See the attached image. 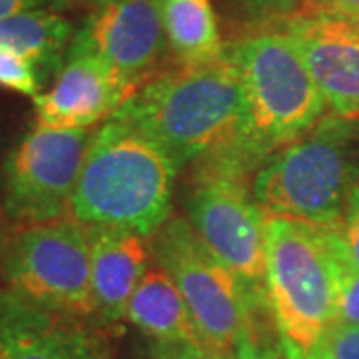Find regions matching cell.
<instances>
[{
    "instance_id": "cell-26",
    "label": "cell",
    "mask_w": 359,
    "mask_h": 359,
    "mask_svg": "<svg viewBox=\"0 0 359 359\" xmlns=\"http://www.w3.org/2000/svg\"><path fill=\"white\" fill-rule=\"evenodd\" d=\"M72 6V0H0V20L26 11H58L62 13Z\"/></svg>"
},
{
    "instance_id": "cell-13",
    "label": "cell",
    "mask_w": 359,
    "mask_h": 359,
    "mask_svg": "<svg viewBox=\"0 0 359 359\" xmlns=\"http://www.w3.org/2000/svg\"><path fill=\"white\" fill-rule=\"evenodd\" d=\"M283 30L297 42L330 114L359 122V20L295 14Z\"/></svg>"
},
{
    "instance_id": "cell-24",
    "label": "cell",
    "mask_w": 359,
    "mask_h": 359,
    "mask_svg": "<svg viewBox=\"0 0 359 359\" xmlns=\"http://www.w3.org/2000/svg\"><path fill=\"white\" fill-rule=\"evenodd\" d=\"M295 14H318L359 20V0H302V6Z\"/></svg>"
},
{
    "instance_id": "cell-7",
    "label": "cell",
    "mask_w": 359,
    "mask_h": 359,
    "mask_svg": "<svg viewBox=\"0 0 359 359\" xmlns=\"http://www.w3.org/2000/svg\"><path fill=\"white\" fill-rule=\"evenodd\" d=\"M154 262L170 273L192 313L202 346L231 359L262 311L244 282L200 240L186 216H170L152 238Z\"/></svg>"
},
{
    "instance_id": "cell-3",
    "label": "cell",
    "mask_w": 359,
    "mask_h": 359,
    "mask_svg": "<svg viewBox=\"0 0 359 359\" xmlns=\"http://www.w3.org/2000/svg\"><path fill=\"white\" fill-rule=\"evenodd\" d=\"M244 90L238 158L257 170L269 156L313 128L325 110L297 42L285 30H262L226 48Z\"/></svg>"
},
{
    "instance_id": "cell-16",
    "label": "cell",
    "mask_w": 359,
    "mask_h": 359,
    "mask_svg": "<svg viewBox=\"0 0 359 359\" xmlns=\"http://www.w3.org/2000/svg\"><path fill=\"white\" fill-rule=\"evenodd\" d=\"M74 36V25L58 11H26L0 20V46L26 58L44 82L62 70Z\"/></svg>"
},
{
    "instance_id": "cell-14",
    "label": "cell",
    "mask_w": 359,
    "mask_h": 359,
    "mask_svg": "<svg viewBox=\"0 0 359 359\" xmlns=\"http://www.w3.org/2000/svg\"><path fill=\"white\" fill-rule=\"evenodd\" d=\"M94 323L114 332L128 313V304L142 276L150 268L152 242L124 228L88 226Z\"/></svg>"
},
{
    "instance_id": "cell-15",
    "label": "cell",
    "mask_w": 359,
    "mask_h": 359,
    "mask_svg": "<svg viewBox=\"0 0 359 359\" xmlns=\"http://www.w3.org/2000/svg\"><path fill=\"white\" fill-rule=\"evenodd\" d=\"M126 321L158 344L202 346L178 285L160 264H150L128 304ZM204 347V346H202Z\"/></svg>"
},
{
    "instance_id": "cell-8",
    "label": "cell",
    "mask_w": 359,
    "mask_h": 359,
    "mask_svg": "<svg viewBox=\"0 0 359 359\" xmlns=\"http://www.w3.org/2000/svg\"><path fill=\"white\" fill-rule=\"evenodd\" d=\"M0 273L4 287L26 302L94 321L88 226L76 219L16 226Z\"/></svg>"
},
{
    "instance_id": "cell-18",
    "label": "cell",
    "mask_w": 359,
    "mask_h": 359,
    "mask_svg": "<svg viewBox=\"0 0 359 359\" xmlns=\"http://www.w3.org/2000/svg\"><path fill=\"white\" fill-rule=\"evenodd\" d=\"M327 236H330V226H327ZM330 244L334 252L335 266V321L359 327V271L351 268L337 254L332 236H330Z\"/></svg>"
},
{
    "instance_id": "cell-6",
    "label": "cell",
    "mask_w": 359,
    "mask_h": 359,
    "mask_svg": "<svg viewBox=\"0 0 359 359\" xmlns=\"http://www.w3.org/2000/svg\"><path fill=\"white\" fill-rule=\"evenodd\" d=\"M254 170L236 156L194 166L186 218L212 254L244 282L259 309L266 306V214L252 194Z\"/></svg>"
},
{
    "instance_id": "cell-11",
    "label": "cell",
    "mask_w": 359,
    "mask_h": 359,
    "mask_svg": "<svg viewBox=\"0 0 359 359\" xmlns=\"http://www.w3.org/2000/svg\"><path fill=\"white\" fill-rule=\"evenodd\" d=\"M0 359H112L98 323L46 309L0 285Z\"/></svg>"
},
{
    "instance_id": "cell-23",
    "label": "cell",
    "mask_w": 359,
    "mask_h": 359,
    "mask_svg": "<svg viewBox=\"0 0 359 359\" xmlns=\"http://www.w3.org/2000/svg\"><path fill=\"white\" fill-rule=\"evenodd\" d=\"M238 6L254 18H280L285 16L290 18V14H295L302 6V0H236Z\"/></svg>"
},
{
    "instance_id": "cell-25",
    "label": "cell",
    "mask_w": 359,
    "mask_h": 359,
    "mask_svg": "<svg viewBox=\"0 0 359 359\" xmlns=\"http://www.w3.org/2000/svg\"><path fill=\"white\" fill-rule=\"evenodd\" d=\"M150 359H222L202 346L194 344H158L150 346Z\"/></svg>"
},
{
    "instance_id": "cell-1",
    "label": "cell",
    "mask_w": 359,
    "mask_h": 359,
    "mask_svg": "<svg viewBox=\"0 0 359 359\" xmlns=\"http://www.w3.org/2000/svg\"><path fill=\"white\" fill-rule=\"evenodd\" d=\"M244 116L242 82L226 54L148 80L112 118L150 138L180 172L219 156L238 158Z\"/></svg>"
},
{
    "instance_id": "cell-21",
    "label": "cell",
    "mask_w": 359,
    "mask_h": 359,
    "mask_svg": "<svg viewBox=\"0 0 359 359\" xmlns=\"http://www.w3.org/2000/svg\"><path fill=\"white\" fill-rule=\"evenodd\" d=\"M316 359H359V327L335 321Z\"/></svg>"
},
{
    "instance_id": "cell-19",
    "label": "cell",
    "mask_w": 359,
    "mask_h": 359,
    "mask_svg": "<svg viewBox=\"0 0 359 359\" xmlns=\"http://www.w3.org/2000/svg\"><path fill=\"white\" fill-rule=\"evenodd\" d=\"M0 86L34 98L42 92L44 80L26 58L0 46Z\"/></svg>"
},
{
    "instance_id": "cell-28",
    "label": "cell",
    "mask_w": 359,
    "mask_h": 359,
    "mask_svg": "<svg viewBox=\"0 0 359 359\" xmlns=\"http://www.w3.org/2000/svg\"><path fill=\"white\" fill-rule=\"evenodd\" d=\"M6 240H8V233L4 231V226L0 222V259H2V254H4V245H6Z\"/></svg>"
},
{
    "instance_id": "cell-4",
    "label": "cell",
    "mask_w": 359,
    "mask_h": 359,
    "mask_svg": "<svg viewBox=\"0 0 359 359\" xmlns=\"http://www.w3.org/2000/svg\"><path fill=\"white\" fill-rule=\"evenodd\" d=\"M266 306L283 359H316L335 323L327 226L266 216Z\"/></svg>"
},
{
    "instance_id": "cell-10",
    "label": "cell",
    "mask_w": 359,
    "mask_h": 359,
    "mask_svg": "<svg viewBox=\"0 0 359 359\" xmlns=\"http://www.w3.org/2000/svg\"><path fill=\"white\" fill-rule=\"evenodd\" d=\"M76 42L94 52L134 90L154 78L166 50L158 0H110L76 30Z\"/></svg>"
},
{
    "instance_id": "cell-5",
    "label": "cell",
    "mask_w": 359,
    "mask_h": 359,
    "mask_svg": "<svg viewBox=\"0 0 359 359\" xmlns=\"http://www.w3.org/2000/svg\"><path fill=\"white\" fill-rule=\"evenodd\" d=\"M355 122L327 114L294 144L269 156L252 178L266 216L337 226L359 184Z\"/></svg>"
},
{
    "instance_id": "cell-20",
    "label": "cell",
    "mask_w": 359,
    "mask_h": 359,
    "mask_svg": "<svg viewBox=\"0 0 359 359\" xmlns=\"http://www.w3.org/2000/svg\"><path fill=\"white\" fill-rule=\"evenodd\" d=\"M330 236L337 254L359 271V184L349 194L339 224L330 226Z\"/></svg>"
},
{
    "instance_id": "cell-17",
    "label": "cell",
    "mask_w": 359,
    "mask_h": 359,
    "mask_svg": "<svg viewBox=\"0 0 359 359\" xmlns=\"http://www.w3.org/2000/svg\"><path fill=\"white\" fill-rule=\"evenodd\" d=\"M168 48L178 66L212 65L226 56L212 0H158Z\"/></svg>"
},
{
    "instance_id": "cell-12",
    "label": "cell",
    "mask_w": 359,
    "mask_h": 359,
    "mask_svg": "<svg viewBox=\"0 0 359 359\" xmlns=\"http://www.w3.org/2000/svg\"><path fill=\"white\" fill-rule=\"evenodd\" d=\"M136 90L94 52L72 40L62 70L34 102L36 124L52 130H92L116 114Z\"/></svg>"
},
{
    "instance_id": "cell-2",
    "label": "cell",
    "mask_w": 359,
    "mask_h": 359,
    "mask_svg": "<svg viewBox=\"0 0 359 359\" xmlns=\"http://www.w3.org/2000/svg\"><path fill=\"white\" fill-rule=\"evenodd\" d=\"M176 174L154 142L110 118L92 134L68 218L154 238L172 216Z\"/></svg>"
},
{
    "instance_id": "cell-22",
    "label": "cell",
    "mask_w": 359,
    "mask_h": 359,
    "mask_svg": "<svg viewBox=\"0 0 359 359\" xmlns=\"http://www.w3.org/2000/svg\"><path fill=\"white\" fill-rule=\"evenodd\" d=\"M231 359H283L280 349H273V346L266 341L256 327V321L248 327L244 335L240 337L233 358Z\"/></svg>"
},
{
    "instance_id": "cell-27",
    "label": "cell",
    "mask_w": 359,
    "mask_h": 359,
    "mask_svg": "<svg viewBox=\"0 0 359 359\" xmlns=\"http://www.w3.org/2000/svg\"><path fill=\"white\" fill-rule=\"evenodd\" d=\"M106 2H110V0H72V4H88V6H94V8L102 6Z\"/></svg>"
},
{
    "instance_id": "cell-9",
    "label": "cell",
    "mask_w": 359,
    "mask_h": 359,
    "mask_svg": "<svg viewBox=\"0 0 359 359\" xmlns=\"http://www.w3.org/2000/svg\"><path fill=\"white\" fill-rule=\"evenodd\" d=\"M92 130H52L34 124L4 158L0 205L16 226L68 216Z\"/></svg>"
}]
</instances>
